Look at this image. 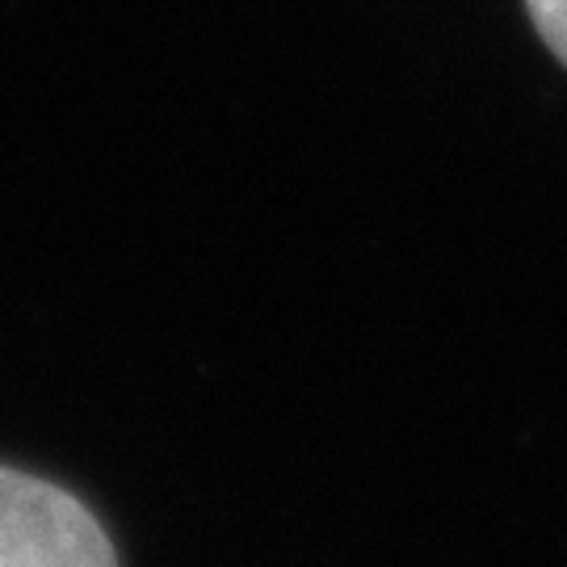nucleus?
<instances>
[{
	"instance_id": "obj_1",
	"label": "nucleus",
	"mask_w": 567,
	"mask_h": 567,
	"mask_svg": "<svg viewBox=\"0 0 567 567\" xmlns=\"http://www.w3.org/2000/svg\"><path fill=\"white\" fill-rule=\"evenodd\" d=\"M0 567H118V550L76 492L0 463Z\"/></svg>"
},
{
	"instance_id": "obj_2",
	"label": "nucleus",
	"mask_w": 567,
	"mask_h": 567,
	"mask_svg": "<svg viewBox=\"0 0 567 567\" xmlns=\"http://www.w3.org/2000/svg\"><path fill=\"white\" fill-rule=\"evenodd\" d=\"M526 9L534 18V30L567 68V0H526Z\"/></svg>"
}]
</instances>
